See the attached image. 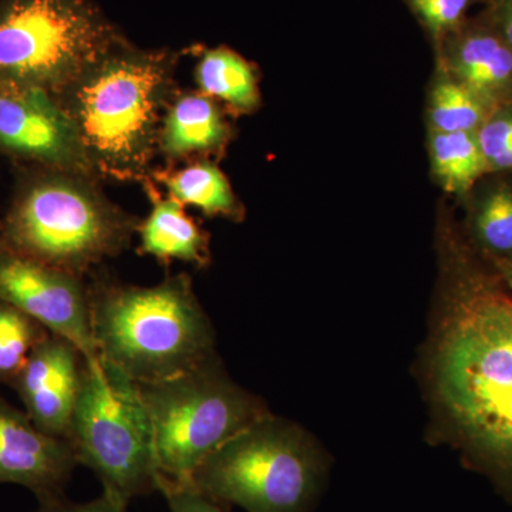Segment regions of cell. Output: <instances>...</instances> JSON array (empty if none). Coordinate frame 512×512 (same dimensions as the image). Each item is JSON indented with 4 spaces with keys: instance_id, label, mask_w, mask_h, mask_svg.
Masks as SVG:
<instances>
[{
    "instance_id": "603a6c76",
    "label": "cell",
    "mask_w": 512,
    "mask_h": 512,
    "mask_svg": "<svg viewBox=\"0 0 512 512\" xmlns=\"http://www.w3.org/2000/svg\"><path fill=\"white\" fill-rule=\"evenodd\" d=\"M476 0H406L407 6L437 46L466 20Z\"/></svg>"
},
{
    "instance_id": "44dd1931",
    "label": "cell",
    "mask_w": 512,
    "mask_h": 512,
    "mask_svg": "<svg viewBox=\"0 0 512 512\" xmlns=\"http://www.w3.org/2000/svg\"><path fill=\"white\" fill-rule=\"evenodd\" d=\"M49 335L42 323L0 301V384L10 386L32 350Z\"/></svg>"
},
{
    "instance_id": "2e32d148",
    "label": "cell",
    "mask_w": 512,
    "mask_h": 512,
    "mask_svg": "<svg viewBox=\"0 0 512 512\" xmlns=\"http://www.w3.org/2000/svg\"><path fill=\"white\" fill-rule=\"evenodd\" d=\"M197 49L194 77L200 92L234 114H251L259 109L261 90L254 64L228 46Z\"/></svg>"
},
{
    "instance_id": "4fadbf2b",
    "label": "cell",
    "mask_w": 512,
    "mask_h": 512,
    "mask_svg": "<svg viewBox=\"0 0 512 512\" xmlns=\"http://www.w3.org/2000/svg\"><path fill=\"white\" fill-rule=\"evenodd\" d=\"M437 47L441 70L491 109L512 101V52L483 12L464 20Z\"/></svg>"
},
{
    "instance_id": "9a60e30c",
    "label": "cell",
    "mask_w": 512,
    "mask_h": 512,
    "mask_svg": "<svg viewBox=\"0 0 512 512\" xmlns=\"http://www.w3.org/2000/svg\"><path fill=\"white\" fill-rule=\"evenodd\" d=\"M151 201V211L140 221L138 254L153 256L161 264L185 262L197 269L211 264L210 234L188 217L184 205L164 197L153 180L143 184Z\"/></svg>"
},
{
    "instance_id": "484cf974",
    "label": "cell",
    "mask_w": 512,
    "mask_h": 512,
    "mask_svg": "<svg viewBox=\"0 0 512 512\" xmlns=\"http://www.w3.org/2000/svg\"><path fill=\"white\" fill-rule=\"evenodd\" d=\"M483 13L512 52V0H487Z\"/></svg>"
},
{
    "instance_id": "ac0fdd59",
    "label": "cell",
    "mask_w": 512,
    "mask_h": 512,
    "mask_svg": "<svg viewBox=\"0 0 512 512\" xmlns=\"http://www.w3.org/2000/svg\"><path fill=\"white\" fill-rule=\"evenodd\" d=\"M431 171L444 191L464 197L490 174L476 133L430 131Z\"/></svg>"
},
{
    "instance_id": "7402d4cb",
    "label": "cell",
    "mask_w": 512,
    "mask_h": 512,
    "mask_svg": "<svg viewBox=\"0 0 512 512\" xmlns=\"http://www.w3.org/2000/svg\"><path fill=\"white\" fill-rule=\"evenodd\" d=\"M476 134L490 173H512V101L495 107Z\"/></svg>"
},
{
    "instance_id": "7a4b0ae2",
    "label": "cell",
    "mask_w": 512,
    "mask_h": 512,
    "mask_svg": "<svg viewBox=\"0 0 512 512\" xmlns=\"http://www.w3.org/2000/svg\"><path fill=\"white\" fill-rule=\"evenodd\" d=\"M184 52L141 49L126 36L94 60L53 99L72 121L101 181L147 183L158 154L175 70Z\"/></svg>"
},
{
    "instance_id": "5bb4252c",
    "label": "cell",
    "mask_w": 512,
    "mask_h": 512,
    "mask_svg": "<svg viewBox=\"0 0 512 512\" xmlns=\"http://www.w3.org/2000/svg\"><path fill=\"white\" fill-rule=\"evenodd\" d=\"M234 136L220 103L198 90H177L165 110L158 153L168 161L217 156Z\"/></svg>"
},
{
    "instance_id": "ffe728a7",
    "label": "cell",
    "mask_w": 512,
    "mask_h": 512,
    "mask_svg": "<svg viewBox=\"0 0 512 512\" xmlns=\"http://www.w3.org/2000/svg\"><path fill=\"white\" fill-rule=\"evenodd\" d=\"M470 228L488 259L512 256V184L494 185L478 198L471 210Z\"/></svg>"
},
{
    "instance_id": "e0dca14e",
    "label": "cell",
    "mask_w": 512,
    "mask_h": 512,
    "mask_svg": "<svg viewBox=\"0 0 512 512\" xmlns=\"http://www.w3.org/2000/svg\"><path fill=\"white\" fill-rule=\"evenodd\" d=\"M151 180L161 184L167 197L191 205L204 212L207 217H224L239 221L244 217V208L232 190L227 175L222 173L214 161L201 158L180 170L153 171Z\"/></svg>"
},
{
    "instance_id": "3957f363",
    "label": "cell",
    "mask_w": 512,
    "mask_h": 512,
    "mask_svg": "<svg viewBox=\"0 0 512 512\" xmlns=\"http://www.w3.org/2000/svg\"><path fill=\"white\" fill-rule=\"evenodd\" d=\"M89 286L97 353L133 382H164L217 357L214 328L190 275L137 286L97 274Z\"/></svg>"
},
{
    "instance_id": "9c48e42d",
    "label": "cell",
    "mask_w": 512,
    "mask_h": 512,
    "mask_svg": "<svg viewBox=\"0 0 512 512\" xmlns=\"http://www.w3.org/2000/svg\"><path fill=\"white\" fill-rule=\"evenodd\" d=\"M0 301L70 340L89 365H99L94 345L90 286L70 274L0 245Z\"/></svg>"
},
{
    "instance_id": "6da1fadb",
    "label": "cell",
    "mask_w": 512,
    "mask_h": 512,
    "mask_svg": "<svg viewBox=\"0 0 512 512\" xmlns=\"http://www.w3.org/2000/svg\"><path fill=\"white\" fill-rule=\"evenodd\" d=\"M457 251L434 350L437 399L461 444L512 480V293Z\"/></svg>"
},
{
    "instance_id": "d4e9b609",
    "label": "cell",
    "mask_w": 512,
    "mask_h": 512,
    "mask_svg": "<svg viewBox=\"0 0 512 512\" xmlns=\"http://www.w3.org/2000/svg\"><path fill=\"white\" fill-rule=\"evenodd\" d=\"M35 512H127V504L104 491L100 497L87 503H74L62 494L39 500V507Z\"/></svg>"
},
{
    "instance_id": "7c38bea8",
    "label": "cell",
    "mask_w": 512,
    "mask_h": 512,
    "mask_svg": "<svg viewBox=\"0 0 512 512\" xmlns=\"http://www.w3.org/2000/svg\"><path fill=\"white\" fill-rule=\"evenodd\" d=\"M77 466L69 441L43 433L0 397V484L22 485L45 500L64 494Z\"/></svg>"
},
{
    "instance_id": "277c9868",
    "label": "cell",
    "mask_w": 512,
    "mask_h": 512,
    "mask_svg": "<svg viewBox=\"0 0 512 512\" xmlns=\"http://www.w3.org/2000/svg\"><path fill=\"white\" fill-rule=\"evenodd\" d=\"M96 175L15 165L0 245L70 274H92L130 247L140 220L109 200Z\"/></svg>"
},
{
    "instance_id": "8fae6325",
    "label": "cell",
    "mask_w": 512,
    "mask_h": 512,
    "mask_svg": "<svg viewBox=\"0 0 512 512\" xmlns=\"http://www.w3.org/2000/svg\"><path fill=\"white\" fill-rule=\"evenodd\" d=\"M86 359L70 340L50 333L32 350L10 387L37 429L67 441Z\"/></svg>"
},
{
    "instance_id": "8992f818",
    "label": "cell",
    "mask_w": 512,
    "mask_h": 512,
    "mask_svg": "<svg viewBox=\"0 0 512 512\" xmlns=\"http://www.w3.org/2000/svg\"><path fill=\"white\" fill-rule=\"evenodd\" d=\"M138 386L160 478L173 483H190L205 458L269 414L258 397L232 382L218 357L173 379Z\"/></svg>"
},
{
    "instance_id": "52a82bcc",
    "label": "cell",
    "mask_w": 512,
    "mask_h": 512,
    "mask_svg": "<svg viewBox=\"0 0 512 512\" xmlns=\"http://www.w3.org/2000/svg\"><path fill=\"white\" fill-rule=\"evenodd\" d=\"M319 478L318 454L308 437L269 413L205 458L190 484L224 507L308 512Z\"/></svg>"
},
{
    "instance_id": "cb8c5ba5",
    "label": "cell",
    "mask_w": 512,
    "mask_h": 512,
    "mask_svg": "<svg viewBox=\"0 0 512 512\" xmlns=\"http://www.w3.org/2000/svg\"><path fill=\"white\" fill-rule=\"evenodd\" d=\"M158 491L164 495L170 512H227L224 505L215 503L190 483H173L160 478Z\"/></svg>"
},
{
    "instance_id": "5b68a950",
    "label": "cell",
    "mask_w": 512,
    "mask_h": 512,
    "mask_svg": "<svg viewBox=\"0 0 512 512\" xmlns=\"http://www.w3.org/2000/svg\"><path fill=\"white\" fill-rule=\"evenodd\" d=\"M124 36L94 0H0V86L55 97Z\"/></svg>"
},
{
    "instance_id": "ba28073f",
    "label": "cell",
    "mask_w": 512,
    "mask_h": 512,
    "mask_svg": "<svg viewBox=\"0 0 512 512\" xmlns=\"http://www.w3.org/2000/svg\"><path fill=\"white\" fill-rule=\"evenodd\" d=\"M67 441L77 463L121 503L158 491L160 471L140 386L101 359L99 365L86 362Z\"/></svg>"
},
{
    "instance_id": "d6986e66",
    "label": "cell",
    "mask_w": 512,
    "mask_h": 512,
    "mask_svg": "<svg viewBox=\"0 0 512 512\" xmlns=\"http://www.w3.org/2000/svg\"><path fill=\"white\" fill-rule=\"evenodd\" d=\"M490 106L463 84L440 69V77L429 99L430 131L437 133H477L490 116Z\"/></svg>"
},
{
    "instance_id": "4316f807",
    "label": "cell",
    "mask_w": 512,
    "mask_h": 512,
    "mask_svg": "<svg viewBox=\"0 0 512 512\" xmlns=\"http://www.w3.org/2000/svg\"><path fill=\"white\" fill-rule=\"evenodd\" d=\"M493 265L495 272L503 279L505 286L510 289L512 293V256H505V258H491L488 259Z\"/></svg>"
},
{
    "instance_id": "30bf717a",
    "label": "cell",
    "mask_w": 512,
    "mask_h": 512,
    "mask_svg": "<svg viewBox=\"0 0 512 512\" xmlns=\"http://www.w3.org/2000/svg\"><path fill=\"white\" fill-rule=\"evenodd\" d=\"M0 154L15 165L96 175L72 121L46 93L0 86Z\"/></svg>"
}]
</instances>
